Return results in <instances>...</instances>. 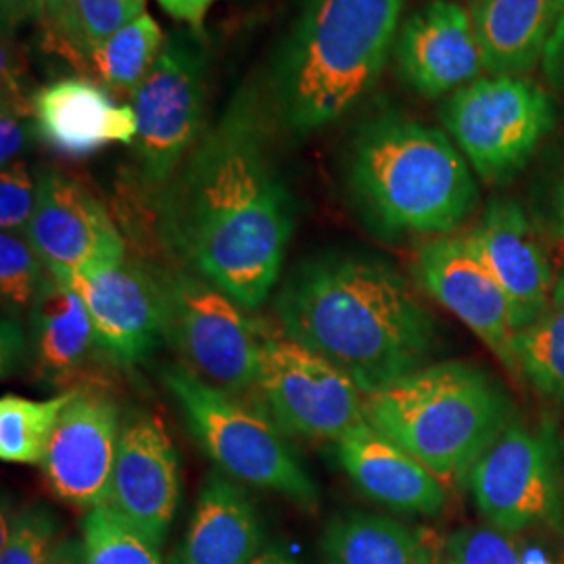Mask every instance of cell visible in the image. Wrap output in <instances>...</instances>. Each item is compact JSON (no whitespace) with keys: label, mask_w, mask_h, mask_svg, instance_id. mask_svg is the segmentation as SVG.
<instances>
[{"label":"cell","mask_w":564,"mask_h":564,"mask_svg":"<svg viewBox=\"0 0 564 564\" xmlns=\"http://www.w3.org/2000/svg\"><path fill=\"white\" fill-rule=\"evenodd\" d=\"M449 137L485 182L514 178L554 126L544 88L517 76H494L454 90L442 107Z\"/></svg>","instance_id":"obj_8"},{"label":"cell","mask_w":564,"mask_h":564,"mask_svg":"<svg viewBox=\"0 0 564 564\" xmlns=\"http://www.w3.org/2000/svg\"><path fill=\"white\" fill-rule=\"evenodd\" d=\"M521 564H554L547 552L538 545H527L521 550Z\"/></svg>","instance_id":"obj_42"},{"label":"cell","mask_w":564,"mask_h":564,"mask_svg":"<svg viewBox=\"0 0 564 564\" xmlns=\"http://www.w3.org/2000/svg\"><path fill=\"white\" fill-rule=\"evenodd\" d=\"M163 383L181 405L191 435L224 475L307 510L318 508V487L279 424L184 364L167 366Z\"/></svg>","instance_id":"obj_6"},{"label":"cell","mask_w":564,"mask_h":564,"mask_svg":"<svg viewBox=\"0 0 564 564\" xmlns=\"http://www.w3.org/2000/svg\"><path fill=\"white\" fill-rule=\"evenodd\" d=\"M57 281L80 295L99 347L113 360L142 362L162 339L160 282L128 256L88 263Z\"/></svg>","instance_id":"obj_12"},{"label":"cell","mask_w":564,"mask_h":564,"mask_svg":"<svg viewBox=\"0 0 564 564\" xmlns=\"http://www.w3.org/2000/svg\"><path fill=\"white\" fill-rule=\"evenodd\" d=\"M121 426L118 403L99 393L78 391L63 410L41 466L65 505L86 512L109 505Z\"/></svg>","instance_id":"obj_14"},{"label":"cell","mask_w":564,"mask_h":564,"mask_svg":"<svg viewBox=\"0 0 564 564\" xmlns=\"http://www.w3.org/2000/svg\"><path fill=\"white\" fill-rule=\"evenodd\" d=\"M46 564H86L82 540L80 542L78 540H63V542H59Z\"/></svg>","instance_id":"obj_39"},{"label":"cell","mask_w":564,"mask_h":564,"mask_svg":"<svg viewBox=\"0 0 564 564\" xmlns=\"http://www.w3.org/2000/svg\"><path fill=\"white\" fill-rule=\"evenodd\" d=\"M34 130L42 141L65 155H90L105 144H132L139 120L132 105H116L99 84L61 78L32 99Z\"/></svg>","instance_id":"obj_20"},{"label":"cell","mask_w":564,"mask_h":564,"mask_svg":"<svg viewBox=\"0 0 564 564\" xmlns=\"http://www.w3.org/2000/svg\"><path fill=\"white\" fill-rule=\"evenodd\" d=\"M345 475L364 496L402 514L437 517L447 505V485L402 445L366 423L335 444Z\"/></svg>","instance_id":"obj_19"},{"label":"cell","mask_w":564,"mask_h":564,"mask_svg":"<svg viewBox=\"0 0 564 564\" xmlns=\"http://www.w3.org/2000/svg\"><path fill=\"white\" fill-rule=\"evenodd\" d=\"M519 375L547 400L564 402V302L514 335Z\"/></svg>","instance_id":"obj_27"},{"label":"cell","mask_w":564,"mask_h":564,"mask_svg":"<svg viewBox=\"0 0 564 564\" xmlns=\"http://www.w3.org/2000/svg\"><path fill=\"white\" fill-rule=\"evenodd\" d=\"M262 517L235 479L209 473L174 564H251L263 552Z\"/></svg>","instance_id":"obj_21"},{"label":"cell","mask_w":564,"mask_h":564,"mask_svg":"<svg viewBox=\"0 0 564 564\" xmlns=\"http://www.w3.org/2000/svg\"><path fill=\"white\" fill-rule=\"evenodd\" d=\"M444 544V538L437 535L435 542L429 547V552H426V556H424L423 563L421 564H445Z\"/></svg>","instance_id":"obj_43"},{"label":"cell","mask_w":564,"mask_h":564,"mask_svg":"<svg viewBox=\"0 0 564 564\" xmlns=\"http://www.w3.org/2000/svg\"><path fill=\"white\" fill-rule=\"evenodd\" d=\"M414 276L435 302L473 330L508 372L519 375L510 302L466 237H437L421 245Z\"/></svg>","instance_id":"obj_13"},{"label":"cell","mask_w":564,"mask_h":564,"mask_svg":"<svg viewBox=\"0 0 564 564\" xmlns=\"http://www.w3.org/2000/svg\"><path fill=\"white\" fill-rule=\"evenodd\" d=\"M163 11L181 23H186L197 36L203 32L205 18L218 0H158Z\"/></svg>","instance_id":"obj_36"},{"label":"cell","mask_w":564,"mask_h":564,"mask_svg":"<svg viewBox=\"0 0 564 564\" xmlns=\"http://www.w3.org/2000/svg\"><path fill=\"white\" fill-rule=\"evenodd\" d=\"M464 237L505 289L514 330L542 318L552 305L556 281L544 242L523 207L512 199H494L481 223Z\"/></svg>","instance_id":"obj_17"},{"label":"cell","mask_w":564,"mask_h":564,"mask_svg":"<svg viewBox=\"0 0 564 564\" xmlns=\"http://www.w3.org/2000/svg\"><path fill=\"white\" fill-rule=\"evenodd\" d=\"M158 282L163 337L181 354L182 364L237 398L256 389L263 330L241 303L199 274L176 272Z\"/></svg>","instance_id":"obj_7"},{"label":"cell","mask_w":564,"mask_h":564,"mask_svg":"<svg viewBox=\"0 0 564 564\" xmlns=\"http://www.w3.org/2000/svg\"><path fill=\"white\" fill-rule=\"evenodd\" d=\"M400 0H305L274 63V120L307 134L345 116L377 84L395 41Z\"/></svg>","instance_id":"obj_3"},{"label":"cell","mask_w":564,"mask_h":564,"mask_svg":"<svg viewBox=\"0 0 564 564\" xmlns=\"http://www.w3.org/2000/svg\"><path fill=\"white\" fill-rule=\"evenodd\" d=\"M281 333L335 364L364 395L429 364L437 326L383 260L323 253L300 263L276 297Z\"/></svg>","instance_id":"obj_2"},{"label":"cell","mask_w":564,"mask_h":564,"mask_svg":"<svg viewBox=\"0 0 564 564\" xmlns=\"http://www.w3.org/2000/svg\"><path fill=\"white\" fill-rule=\"evenodd\" d=\"M34 121L32 102H25L20 82L13 67L2 59V101H0V163L2 167L11 165L20 155L25 142V121Z\"/></svg>","instance_id":"obj_33"},{"label":"cell","mask_w":564,"mask_h":564,"mask_svg":"<svg viewBox=\"0 0 564 564\" xmlns=\"http://www.w3.org/2000/svg\"><path fill=\"white\" fill-rule=\"evenodd\" d=\"M181 505L176 447L162 419L139 412L121 426L109 505L162 547Z\"/></svg>","instance_id":"obj_16"},{"label":"cell","mask_w":564,"mask_h":564,"mask_svg":"<svg viewBox=\"0 0 564 564\" xmlns=\"http://www.w3.org/2000/svg\"><path fill=\"white\" fill-rule=\"evenodd\" d=\"M44 0H0L2 32L13 34L20 25L32 20H42Z\"/></svg>","instance_id":"obj_37"},{"label":"cell","mask_w":564,"mask_h":564,"mask_svg":"<svg viewBox=\"0 0 564 564\" xmlns=\"http://www.w3.org/2000/svg\"><path fill=\"white\" fill-rule=\"evenodd\" d=\"M42 268L41 258L25 235H0V293L11 310L32 307L44 281Z\"/></svg>","instance_id":"obj_30"},{"label":"cell","mask_w":564,"mask_h":564,"mask_svg":"<svg viewBox=\"0 0 564 564\" xmlns=\"http://www.w3.org/2000/svg\"><path fill=\"white\" fill-rule=\"evenodd\" d=\"M78 395L65 391L51 400L7 393L0 400V458L4 463L42 464L63 410Z\"/></svg>","instance_id":"obj_25"},{"label":"cell","mask_w":564,"mask_h":564,"mask_svg":"<svg viewBox=\"0 0 564 564\" xmlns=\"http://www.w3.org/2000/svg\"><path fill=\"white\" fill-rule=\"evenodd\" d=\"M395 57L403 80L429 99L463 88L485 69L470 13L452 0H431L405 20Z\"/></svg>","instance_id":"obj_18"},{"label":"cell","mask_w":564,"mask_h":564,"mask_svg":"<svg viewBox=\"0 0 564 564\" xmlns=\"http://www.w3.org/2000/svg\"><path fill=\"white\" fill-rule=\"evenodd\" d=\"M42 20L46 23L48 32L53 34V41L59 46V51H63L69 59L88 63L84 55L78 23H76L74 0H44Z\"/></svg>","instance_id":"obj_35"},{"label":"cell","mask_w":564,"mask_h":564,"mask_svg":"<svg viewBox=\"0 0 564 564\" xmlns=\"http://www.w3.org/2000/svg\"><path fill=\"white\" fill-rule=\"evenodd\" d=\"M205 95V46L193 34H172L130 97L139 120L134 147L144 181L163 186L199 142Z\"/></svg>","instance_id":"obj_11"},{"label":"cell","mask_w":564,"mask_h":564,"mask_svg":"<svg viewBox=\"0 0 564 564\" xmlns=\"http://www.w3.org/2000/svg\"><path fill=\"white\" fill-rule=\"evenodd\" d=\"M25 237L55 279L105 258L126 256V242L105 205L57 170H44L36 181V205Z\"/></svg>","instance_id":"obj_15"},{"label":"cell","mask_w":564,"mask_h":564,"mask_svg":"<svg viewBox=\"0 0 564 564\" xmlns=\"http://www.w3.org/2000/svg\"><path fill=\"white\" fill-rule=\"evenodd\" d=\"M544 72L554 86L564 88V9L558 25L544 51Z\"/></svg>","instance_id":"obj_38"},{"label":"cell","mask_w":564,"mask_h":564,"mask_svg":"<svg viewBox=\"0 0 564 564\" xmlns=\"http://www.w3.org/2000/svg\"><path fill=\"white\" fill-rule=\"evenodd\" d=\"M366 421L445 485H456L512 423V403L475 364H426L366 395Z\"/></svg>","instance_id":"obj_5"},{"label":"cell","mask_w":564,"mask_h":564,"mask_svg":"<svg viewBox=\"0 0 564 564\" xmlns=\"http://www.w3.org/2000/svg\"><path fill=\"white\" fill-rule=\"evenodd\" d=\"M251 564H300V561L291 550L282 545H270Z\"/></svg>","instance_id":"obj_40"},{"label":"cell","mask_w":564,"mask_h":564,"mask_svg":"<svg viewBox=\"0 0 564 564\" xmlns=\"http://www.w3.org/2000/svg\"><path fill=\"white\" fill-rule=\"evenodd\" d=\"M59 523L44 506H28L20 514L2 517L0 564H46L57 540Z\"/></svg>","instance_id":"obj_29"},{"label":"cell","mask_w":564,"mask_h":564,"mask_svg":"<svg viewBox=\"0 0 564 564\" xmlns=\"http://www.w3.org/2000/svg\"><path fill=\"white\" fill-rule=\"evenodd\" d=\"M256 389L289 435L337 444L368 423L360 387L335 364L282 333H263Z\"/></svg>","instance_id":"obj_9"},{"label":"cell","mask_w":564,"mask_h":564,"mask_svg":"<svg viewBox=\"0 0 564 564\" xmlns=\"http://www.w3.org/2000/svg\"><path fill=\"white\" fill-rule=\"evenodd\" d=\"M263 120L251 99H237L158 199L167 249L245 310L270 297L295 228L293 197L272 163Z\"/></svg>","instance_id":"obj_1"},{"label":"cell","mask_w":564,"mask_h":564,"mask_svg":"<svg viewBox=\"0 0 564 564\" xmlns=\"http://www.w3.org/2000/svg\"><path fill=\"white\" fill-rule=\"evenodd\" d=\"M347 186L360 214L389 235H449L479 191L444 132L400 116L366 121L349 149Z\"/></svg>","instance_id":"obj_4"},{"label":"cell","mask_w":564,"mask_h":564,"mask_svg":"<svg viewBox=\"0 0 564 564\" xmlns=\"http://www.w3.org/2000/svg\"><path fill=\"white\" fill-rule=\"evenodd\" d=\"M552 226L558 239L564 241V178L558 184L556 193H554V202H552Z\"/></svg>","instance_id":"obj_41"},{"label":"cell","mask_w":564,"mask_h":564,"mask_svg":"<svg viewBox=\"0 0 564 564\" xmlns=\"http://www.w3.org/2000/svg\"><path fill=\"white\" fill-rule=\"evenodd\" d=\"M30 345L42 377L76 375L99 347L80 295L46 272L30 307Z\"/></svg>","instance_id":"obj_23"},{"label":"cell","mask_w":564,"mask_h":564,"mask_svg":"<svg viewBox=\"0 0 564 564\" xmlns=\"http://www.w3.org/2000/svg\"><path fill=\"white\" fill-rule=\"evenodd\" d=\"M163 44L165 39L160 23L149 13H142L141 18L130 21L113 36L101 42L90 53L88 63L105 86L132 97L160 57Z\"/></svg>","instance_id":"obj_26"},{"label":"cell","mask_w":564,"mask_h":564,"mask_svg":"<svg viewBox=\"0 0 564 564\" xmlns=\"http://www.w3.org/2000/svg\"><path fill=\"white\" fill-rule=\"evenodd\" d=\"M147 0H74L76 23L86 61L123 25L141 18Z\"/></svg>","instance_id":"obj_32"},{"label":"cell","mask_w":564,"mask_h":564,"mask_svg":"<svg viewBox=\"0 0 564 564\" xmlns=\"http://www.w3.org/2000/svg\"><path fill=\"white\" fill-rule=\"evenodd\" d=\"M36 205V181L23 163H11L0 174V228L2 232H20L32 220Z\"/></svg>","instance_id":"obj_34"},{"label":"cell","mask_w":564,"mask_h":564,"mask_svg":"<svg viewBox=\"0 0 564 564\" xmlns=\"http://www.w3.org/2000/svg\"><path fill=\"white\" fill-rule=\"evenodd\" d=\"M466 481L485 521L508 535L563 517L561 454L547 426L512 421Z\"/></svg>","instance_id":"obj_10"},{"label":"cell","mask_w":564,"mask_h":564,"mask_svg":"<svg viewBox=\"0 0 564 564\" xmlns=\"http://www.w3.org/2000/svg\"><path fill=\"white\" fill-rule=\"evenodd\" d=\"M82 544L86 564H163L160 545L147 540L111 506L86 512Z\"/></svg>","instance_id":"obj_28"},{"label":"cell","mask_w":564,"mask_h":564,"mask_svg":"<svg viewBox=\"0 0 564 564\" xmlns=\"http://www.w3.org/2000/svg\"><path fill=\"white\" fill-rule=\"evenodd\" d=\"M563 9L564 0H470L485 69L496 76L529 72L544 57Z\"/></svg>","instance_id":"obj_22"},{"label":"cell","mask_w":564,"mask_h":564,"mask_svg":"<svg viewBox=\"0 0 564 564\" xmlns=\"http://www.w3.org/2000/svg\"><path fill=\"white\" fill-rule=\"evenodd\" d=\"M552 302H564V268L563 274H561V279L556 281V286H554V295H552Z\"/></svg>","instance_id":"obj_44"},{"label":"cell","mask_w":564,"mask_h":564,"mask_svg":"<svg viewBox=\"0 0 564 564\" xmlns=\"http://www.w3.org/2000/svg\"><path fill=\"white\" fill-rule=\"evenodd\" d=\"M445 564H521V550L496 527L468 524L445 538Z\"/></svg>","instance_id":"obj_31"},{"label":"cell","mask_w":564,"mask_h":564,"mask_svg":"<svg viewBox=\"0 0 564 564\" xmlns=\"http://www.w3.org/2000/svg\"><path fill=\"white\" fill-rule=\"evenodd\" d=\"M400 2H405V0H400Z\"/></svg>","instance_id":"obj_45"},{"label":"cell","mask_w":564,"mask_h":564,"mask_svg":"<svg viewBox=\"0 0 564 564\" xmlns=\"http://www.w3.org/2000/svg\"><path fill=\"white\" fill-rule=\"evenodd\" d=\"M435 538L383 514L345 512L324 529V564H421Z\"/></svg>","instance_id":"obj_24"}]
</instances>
